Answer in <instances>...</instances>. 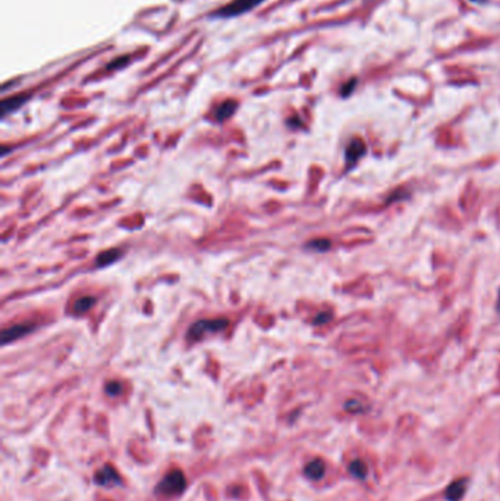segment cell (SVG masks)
Masks as SVG:
<instances>
[{
  "mask_svg": "<svg viewBox=\"0 0 500 501\" xmlns=\"http://www.w3.org/2000/svg\"><path fill=\"white\" fill-rule=\"evenodd\" d=\"M467 487H468V481L464 478L452 482L445 491V499L448 501H459L465 496Z\"/></svg>",
  "mask_w": 500,
  "mask_h": 501,
  "instance_id": "8992f818",
  "label": "cell"
},
{
  "mask_svg": "<svg viewBox=\"0 0 500 501\" xmlns=\"http://www.w3.org/2000/svg\"><path fill=\"white\" fill-rule=\"evenodd\" d=\"M236 107H238V104L233 101V100H226L225 103H222L217 109H216V112H214V118L217 119V120H226L227 118H230L233 113H235V110H236Z\"/></svg>",
  "mask_w": 500,
  "mask_h": 501,
  "instance_id": "30bf717a",
  "label": "cell"
},
{
  "mask_svg": "<svg viewBox=\"0 0 500 501\" xmlns=\"http://www.w3.org/2000/svg\"><path fill=\"white\" fill-rule=\"evenodd\" d=\"M185 487H186L185 475L180 471H172L162 479L157 491L165 496H176L180 494L185 490Z\"/></svg>",
  "mask_w": 500,
  "mask_h": 501,
  "instance_id": "3957f363",
  "label": "cell"
},
{
  "mask_svg": "<svg viewBox=\"0 0 500 501\" xmlns=\"http://www.w3.org/2000/svg\"><path fill=\"white\" fill-rule=\"evenodd\" d=\"M325 472H326V466L323 463V460L320 459H316V460H311L305 469H304V474L307 478L313 479V481H317V479H322L325 477Z\"/></svg>",
  "mask_w": 500,
  "mask_h": 501,
  "instance_id": "ba28073f",
  "label": "cell"
},
{
  "mask_svg": "<svg viewBox=\"0 0 500 501\" xmlns=\"http://www.w3.org/2000/svg\"><path fill=\"white\" fill-rule=\"evenodd\" d=\"M31 330H32V326H28V324H18V326H12L9 329H4L1 332V344H7L10 341H15L19 337L29 333Z\"/></svg>",
  "mask_w": 500,
  "mask_h": 501,
  "instance_id": "5b68a950",
  "label": "cell"
},
{
  "mask_svg": "<svg viewBox=\"0 0 500 501\" xmlns=\"http://www.w3.org/2000/svg\"><path fill=\"white\" fill-rule=\"evenodd\" d=\"M349 474L356 478V479H365L367 475H368V468L367 465L362 462V460H353L349 463V468H348Z\"/></svg>",
  "mask_w": 500,
  "mask_h": 501,
  "instance_id": "7c38bea8",
  "label": "cell"
},
{
  "mask_svg": "<svg viewBox=\"0 0 500 501\" xmlns=\"http://www.w3.org/2000/svg\"><path fill=\"white\" fill-rule=\"evenodd\" d=\"M26 98H28V95H13V97L4 98L1 101V116L4 118L7 113L16 110L19 106H22L26 101Z\"/></svg>",
  "mask_w": 500,
  "mask_h": 501,
  "instance_id": "9c48e42d",
  "label": "cell"
},
{
  "mask_svg": "<svg viewBox=\"0 0 500 501\" xmlns=\"http://www.w3.org/2000/svg\"><path fill=\"white\" fill-rule=\"evenodd\" d=\"M96 304V299L93 296H82L79 299H76L74 302V312L75 314H82V312H87L93 305Z\"/></svg>",
  "mask_w": 500,
  "mask_h": 501,
  "instance_id": "4fadbf2b",
  "label": "cell"
},
{
  "mask_svg": "<svg viewBox=\"0 0 500 501\" xmlns=\"http://www.w3.org/2000/svg\"><path fill=\"white\" fill-rule=\"evenodd\" d=\"M122 252L119 249H110V251H106V252H101L97 260H96V265L97 267H106V265H110L112 262H115L118 258H121Z\"/></svg>",
  "mask_w": 500,
  "mask_h": 501,
  "instance_id": "8fae6325",
  "label": "cell"
},
{
  "mask_svg": "<svg viewBox=\"0 0 500 501\" xmlns=\"http://www.w3.org/2000/svg\"><path fill=\"white\" fill-rule=\"evenodd\" d=\"M365 154V144L362 140L359 138H353L348 147H346V162H348V166H352L353 163H356L362 156Z\"/></svg>",
  "mask_w": 500,
  "mask_h": 501,
  "instance_id": "277c9868",
  "label": "cell"
},
{
  "mask_svg": "<svg viewBox=\"0 0 500 501\" xmlns=\"http://www.w3.org/2000/svg\"><path fill=\"white\" fill-rule=\"evenodd\" d=\"M498 307H499V308H500V296H499V304H498Z\"/></svg>",
  "mask_w": 500,
  "mask_h": 501,
  "instance_id": "ac0fdd59",
  "label": "cell"
},
{
  "mask_svg": "<svg viewBox=\"0 0 500 501\" xmlns=\"http://www.w3.org/2000/svg\"><path fill=\"white\" fill-rule=\"evenodd\" d=\"M229 326L227 318H214V320H201L198 323H195L189 332H188V337L191 340H198L201 338L204 334L207 333H217L225 330Z\"/></svg>",
  "mask_w": 500,
  "mask_h": 501,
  "instance_id": "6da1fadb",
  "label": "cell"
},
{
  "mask_svg": "<svg viewBox=\"0 0 500 501\" xmlns=\"http://www.w3.org/2000/svg\"><path fill=\"white\" fill-rule=\"evenodd\" d=\"M330 318H332V314H329V312H323V314H320V315H317V317H316L314 323H316V324H325V323H327Z\"/></svg>",
  "mask_w": 500,
  "mask_h": 501,
  "instance_id": "e0dca14e",
  "label": "cell"
},
{
  "mask_svg": "<svg viewBox=\"0 0 500 501\" xmlns=\"http://www.w3.org/2000/svg\"><path fill=\"white\" fill-rule=\"evenodd\" d=\"M96 482L99 485H113L119 482V475L112 466H104L96 474Z\"/></svg>",
  "mask_w": 500,
  "mask_h": 501,
  "instance_id": "52a82bcc",
  "label": "cell"
},
{
  "mask_svg": "<svg viewBox=\"0 0 500 501\" xmlns=\"http://www.w3.org/2000/svg\"><path fill=\"white\" fill-rule=\"evenodd\" d=\"M345 409L348 410V412H352V413H358V412H362L365 407L361 405V402H358V400H355V399H352V400H348L346 403H345Z\"/></svg>",
  "mask_w": 500,
  "mask_h": 501,
  "instance_id": "5bb4252c",
  "label": "cell"
},
{
  "mask_svg": "<svg viewBox=\"0 0 500 501\" xmlns=\"http://www.w3.org/2000/svg\"><path fill=\"white\" fill-rule=\"evenodd\" d=\"M266 0H233L230 3H227L226 6L220 7L217 12H214L213 16L217 18H233V16H239L245 12L252 10L254 7H257L258 4H261Z\"/></svg>",
  "mask_w": 500,
  "mask_h": 501,
  "instance_id": "7a4b0ae2",
  "label": "cell"
},
{
  "mask_svg": "<svg viewBox=\"0 0 500 501\" xmlns=\"http://www.w3.org/2000/svg\"><path fill=\"white\" fill-rule=\"evenodd\" d=\"M121 391H122V384L121 382L110 381V382L106 384V393L109 396H118V394H121Z\"/></svg>",
  "mask_w": 500,
  "mask_h": 501,
  "instance_id": "9a60e30c",
  "label": "cell"
},
{
  "mask_svg": "<svg viewBox=\"0 0 500 501\" xmlns=\"http://www.w3.org/2000/svg\"><path fill=\"white\" fill-rule=\"evenodd\" d=\"M308 248H313L316 251H327L330 248V242L326 240V239H319V240H314V242L308 243Z\"/></svg>",
  "mask_w": 500,
  "mask_h": 501,
  "instance_id": "2e32d148",
  "label": "cell"
}]
</instances>
